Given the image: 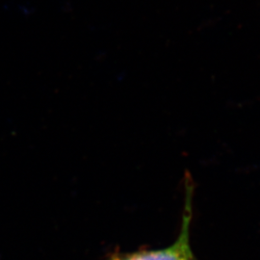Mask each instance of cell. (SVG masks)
I'll return each mask as SVG.
<instances>
[{"label": "cell", "instance_id": "6da1fadb", "mask_svg": "<svg viewBox=\"0 0 260 260\" xmlns=\"http://www.w3.org/2000/svg\"><path fill=\"white\" fill-rule=\"evenodd\" d=\"M193 218V188L187 182L182 223L177 240L163 249L118 254L110 260H198L190 243V228Z\"/></svg>", "mask_w": 260, "mask_h": 260}]
</instances>
